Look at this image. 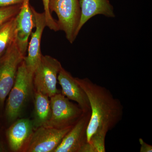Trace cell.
I'll return each mask as SVG.
<instances>
[{
  "label": "cell",
  "instance_id": "cell-1",
  "mask_svg": "<svg viewBox=\"0 0 152 152\" xmlns=\"http://www.w3.org/2000/svg\"><path fill=\"white\" fill-rule=\"evenodd\" d=\"M75 79L86 94L91 106V117L87 129L88 142L94 152H105L106 135L122 119L124 106L105 87L88 78Z\"/></svg>",
  "mask_w": 152,
  "mask_h": 152
},
{
  "label": "cell",
  "instance_id": "cell-2",
  "mask_svg": "<svg viewBox=\"0 0 152 152\" xmlns=\"http://www.w3.org/2000/svg\"><path fill=\"white\" fill-rule=\"evenodd\" d=\"M33 79L23 61L19 66L15 81L8 95L5 115L10 122H14L18 119L33 93Z\"/></svg>",
  "mask_w": 152,
  "mask_h": 152
},
{
  "label": "cell",
  "instance_id": "cell-3",
  "mask_svg": "<svg viewBox=\"0 0 152 152\" xmlns=\"http://www.w3.org/2000/svg\"><path fill=\"white\" fill-rule=\"evenodd\" d=\"M49 8L51 13L56 14L59 30L63 31L67 39L72 44L80 32L81 11L79 0H50Z\"/></svg>",
  "mask_w": 152,
  "mask_h": 152
},
{
  "label": "cell",
  "instance_id": "cell-4",
  "mask_svg": "<svg viewBox=\"0 0 152 152\" xmlns=\"http://www.w3.org/2000/svg\"><path fill=\"white\" fill-rule=\"evenodd\" d=\"M51 115L44 126L62 129L74 126L84 113L77 104L71 102L61 93L50 98Z\"/></svg>",
  "mask_w": 152,
  "mask_h": 152
},
{
  "label": "cell",
  "instance_id": "cell-5",
  "mask_svg": "<svg viewBox=\"0 0 152 152\" xmlns=\"http://www.w3.org/2000/svg\"><path fill=\"white\" fill-rule=\"evenodd\" d=\"M62 66L51 56L42 55L40 61L33 75V91L39 92L49 98L61 93L57 88L58 76Z\"/></svg>",
  "mask_w": 152,
  "mask_h": 152
},
{
  "label": "cell",
  "instance_id": "cell-6",
  "mask_svg": "<svg viewBox=\"0 0 152 152\" xmlns=\"http://www.w3.org/2000/svg\"><path fill=\"white\" fill-rule=\"evenodd\" d=\"M25 57L15 41L0 57V109L4 107L6 98L15 81L19 66Z\"/></svg>",
  "mask_w": 152,
  "mask_h": 152
},
{
  "label": "cell",
  "instance_id": "cell-7",
  "mask_svg": "<svg viewBox=\"0 0 152 152\" xmlns=\"http://www.w3.org/2000/svg\"><path fill=\"white\" fill-rule=\"evenodd\" d=\"M73 127L57 129L42 126L35 129L21 152H54Z\"/></svg>",
  "mask_w": 152,
  "mask_h": 152
},
{
  "label": "cell",
  "instance_id": "cell-8",
  "mask_svg": "<svg viewBox=\"0 0 152 152\" xmlns=\"http://www.w3.org/2000/svg\"><path fill=\"white\" fill-rule=\"evenodd\" d=\"M91 114V112L83 114L54 152H94L87 140V129Z\"/></svg>",
  "mask_w": 152,
  "mask_h": 152
},
{
  "label": "cell",
  "instance_id": "cell-9",
  "mask_svg": "<svg viewBox=\"0 0 152 152\" xmlns=\"http://www.w3.org/2000/svg\"><path fill=\"white\" fill-rule=\"evenodd\" d=\"M31 9L34 16L36 30L31 34V40L28 45V55L24 57L23 61L29 74L33 79L34 72L42 55L41 51V39L47 24L44 13L38 12L32 6Z\"/></svg>",
  "mask_w": 152,
  "mask_h": 152
},
{
  "label": "cell",
  "instance_id": "cell-10",
  "mask_svg": "<svg viewBox=\"0 0 152 152\" xmlns=\"http://www.w3.org/2000/svg\"><path fill=\"white\" fill-rule=\"evenodd\" d=\"M34 28L35 21L31 6L29 0H25L16 16L15 39L19 50L24 56L27 51L29 38Z\"/></svg>",
  "mask_w": 152,
  "mask_h": 152
},
{
  "label": "cell",
  "instance_id": "cell-11",
  "mask_svg": "<svg viewBox=\"0 0 152 152\" xmlns=\"http://www.w3.org/2000/svg\"><path fill=\"white\" fill-rule=\"evenodd\" d=\"M61 85V94L70 100L75 102L84 113L91 112V106L88 96L70 73L61 68L58 76Z\"/></svg>",
  "mask_w": 152,
  "mask_h": 152
},
{
  "label": "cell",
  "instance_id": "cell-12",
  "mask_svg": "<svg viewBox=\"0 0 152 152\" xmlns=\"http://www.w3.org/2000/svg\"><path fill=\"white\" fill-rule=\"evenodd\" d=\"M34 130L32 120L22 118L15 121L7 132V138L11 151H21Z\"/></svg>",
  "mask_w": 152,
  "mask_h": 152
},
{
  "label": "cell",
  "instance_id": "cell-13",
  "mask_svg": "<svg viewBox=\"0 0 152 152\" xmlns=\"http://www.w3.org/2000/svg\"><path fill=\"white\" fill-rule=\"evenodd\" d=\"M81 18L79 27L80 31L86 23L97 15H103L108 18H114L113 6L109 0H80Z\"/></svg>",
  "mask_w": 152,
  "mask_h": 152
},
{
  "label": "cell",
  "instance_id": "cell-14",
  "mask_svg": "<svg viewBox=\"0 0 152 152\" xmlns=\"http://www.w3.org/2000/svg\"><path fill=\"white\" fill-rule=\"evenodd\" d=\"M34 91V116L32 121L34 129L44 126L51 115L50 102L49 97L39 92Z\"/></svg>",
  "mask_w": 152,
  "mask_h": 152
},
{
  "label": "cell",
  "instance_id": "cell-15",
  "mask_svg": "<svg viewBox=\"0 0 152 152\" xmlns=\"http://www.w3.org/2000/svg\"><path fill=\"white\" fill-rule=\"evenodd\" d=\"M16 16L0 26V57L4 54L15 39Z\"/></svg>",
  "mask_w": 152,
  "mask_h": 152
},
{
  "label": "cell",
  "instance_id": "cell-16",
  "mask_svg": "<svg viewBox=\"0 0 152 152\" xmlns=\"http://www.w3.org/2000/svg\"><path fill=\"white\" fill-rule=\"evenodd\" d=\"M22 4L0 7V26L16 16L20 10Z\"/></svg>",
  "mask_w": 152,
  "mask_h": 152
},
{
  "label": "cell",
  "instance_id": "cell-17",
  "mask_svg": "<svg viewBox=\"0 0 152 152\" xmlns=\"http://www.w3.org/2000/svg\"><path fill=\"white\" fill-rule=\"evenodd\" d=\"M43 4L44 14L46 20L47 27L54 31H58L59 30L58 26L57 24L56 20L52 17V13L49 10V4L50 0H42Z\"/></svg>",
  "mask_w": 152,
  "mask_h": 152
},
{
  "label": "cell",
  "instance_id": "cell-18",
  "mask_svg": "<svg viewBox=\"0 0 152 152\" xmlns=\"http://www.w3.org/2000/svg\"><path fill=\"white\" fill-rule=\"evenodd\" d=\"M25 0H0V7L23 4Z\"/></svg>",
  "mask_w": 152,
  "mask_h": 152
},
{
  "label": "cell",
  "instance_id": "cell-19",
  "mask_svg": "<svg viewBox=\"0 0 152 152\" xmlns=\"http://www.w3.org/2000/svg\"><path fill=\"white\" fill-rule=\"evenodd\" d=\"M139 142L141 145L140 152H152V146L147 144L142 138L139 139Z\"/></svg>",
  "mask_w": 152,
  "mask_h": 152
},
{
  "label": "cell",
  "instance_id": "cell-20",
  "mask_svg": "<svg viewBox=\"0 0 152 152\" xmlns=\"http://www.w3.org/2000/svg\"><path fill=\"white\" fill-rule=\"evenodd\" d=\"M1 146H0V152H1Z\"/></svg>",
  "mask_w": 152,
  "mask_h": 152
}]
</instances>
